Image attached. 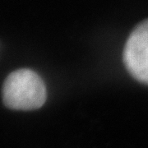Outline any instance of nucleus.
<instances>
[{"instance_id":"2","label":"nucleus","mask_w":148,"mask_h":148,"mask_svg":"<svg viewBox=\"0 0 148 148\" xmlns=\"http://www.w3.org/2000/svg\"><path fill=\"white\" fill-rule=\"evenodd\" d=\"M123 61L135 79L148 84V19L140 22L127 38Z\"/></svg>"},{"instance_id":"1","label":"nucleus","mask_w":148,"mask_h":148,"mask_svg":"<svg viewBox=\"0 0 148 148\" xmlns=\"http://www.w3.org/2000/svg\"><path fill=\"white\" fill-rule=\"evenodd\" d=\"M46 100V87L42 78L31 69L16 70L6 78L3 86V101L15 110H33Z\"/></svg>"}]
</instances>
